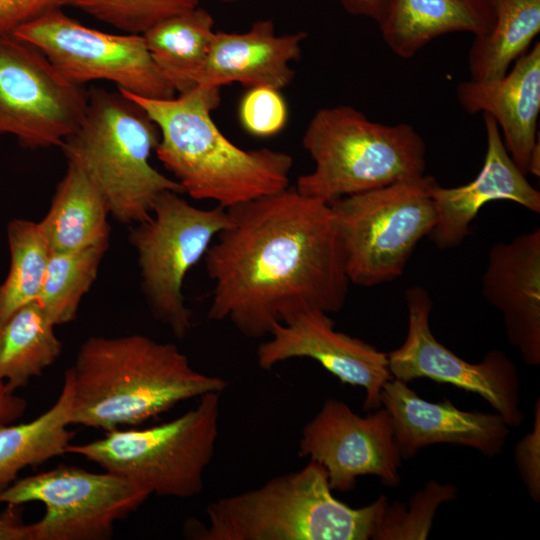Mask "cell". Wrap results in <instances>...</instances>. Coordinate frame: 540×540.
I'll use <instances>...</instances> for the list:
<instances>
[{
  "label": "cell",
  "mask_w": 540,
  "mask_h": 540,
  "mask_svg": "<svg viewBox=\"0 0 540 540\" xmlns=\"http://www.w3.org/2000/svg\"><path fill=\"white\" fill-rule=\"evenodd\" d=\"M227 211L230 225L204 256L209 320L259 339L306 311L344 307L350 281L329 204L289 186Z\"/></svg>",
  "instance_id": "obj_1"
},
{
  "label": "cell",
  "mask_w": 540,
  "mask_h": 540,
  "mask_svg": "<svg viewBox=\"0 0 540 540\" xmlns=\"http://www.w3.org/2000/svg\"><path fill=\"white\" fill-rule=\"evenodd\" d=\"M64 375L72 386L70 424L105 432L137 426L228 386L194 370L175 344L141 334L87 338Z\"/></svg>",
  "instance_id": "obj_2"
},
{
  "label": "cell",
  "mask_w": 540,
  "mask_h": 540,
  "mask_svg": "<svg viewBox=\"0 0 540 540\" xmlns=\"http://www.w3.org/2000/svg\"><path fill=\"white\" fill-rule=\"evenodd\" d=\"M119 91L155 122L160 132L155 153L191 198L228 209L289 187L290 154L242 149L217 127L211 112L219 105L220 88L197 85L170 99Z\"/></svg>",
  "instance_id": "obj_3"
},
{
  "label": "cell",
  "mask_w": 540,
  "mask_h": 540,
  "mask_svg": "<svg viewBox=\"0 0 540 540\" xmlns=\"http://www.w3.org/2000/svg\"><path fill=\"white\" fill-rule=\"evenodd\" d=\"M316 461L262 486L222 497L206 508L208 523L191 534L199 540H369L387 499L352 508L332 494Z\"/></svg>",
  "instance_id": "obj_4"
},
{
  "label": "cell",
  "mask_w": 540,
  "mask_h": 540,
  "mask_svg": "<svg viewBox=\"0 0 540 540\" xmlns=\"http://www.w3.org/2000/svg\"><path fill=\"white\" fill-rule=\"evenodd\" d=\"M160 140L155 122L122 92L95 88L77 129L62 142L67 162L79 166L107 200L121 224L143 222L165 191L184 194L181 185L150 163Z\"/></svg>",
  "instance_id": "obj_5"
},
{
  "label": "cell",
  "mask_w": 540,
  "mask_h": 540,
  "mask_svg": "<svg viewBox=\"0 0 540 540\" xmlns=\"http://www.w3.org/2000/svg\"><path fill=\"white\" fill-rule=\"evenodd\" d=\"M302 145L314 168L294 187L327 204L425 175L426 144L411 125L374 122L352 106L319 109Z\"/></svg>",
  "instance_id": "obj_6"
},
{
  "label": "cell",
  "mask_w": 540,
  "mask_h": 540,
  "mask_svg": "<svg viewBox=\"0 0 540 540\" xmlns=\"http://www.w3.org/2000/svg\"><path fill=\"white\" fill-rule=\"evenodd\" d=\"M220 393L199 398L191 410L144 429H116L85 444H69L105 471L162 497L191 498L203 490L204 472L218 436Z\"/></svg>",
  "instance_id": "obj_7"
},
{
  "label": "cell",
  "mask_w": 540,
  "mask_h": 540,
  "mask_svg": "<svg viewBox=\"0 0 540 540\" xmlns=\"http://www.w3.org/2000/svg\"><path fill=\"white\" fill-rule=\"evenodd\" d=\"M429 175L340 198L333 211L350 283L374 287L400 277L438 215Z\"/></svg>",
  "instance_id": "obj_8"
},
{
  "label": "cell",
  "mask_w": 540,
  "mask_h": 540,
  "mask_svg": "<svg viewBox=\"0 0 540 540\" xmlns=\"http://www.w3.org/2000/svg\"><path fill=\"white\" fill-rule=\"evenodd\" d=\"M230 223L223 207L198 208L180 193L165 191L156 199L150 217L129 230L150 311L179 339L192 326L182 291L185 277Z\"/></svg>",
  "instance_id": "obj_9"
},
{
  "label": "cell",
  "mask_w": 540,
  "mask_h": 540,
  "mask_svg": "<svg viewBox=\"0 0 540 540\" xmlns=\"http://www.w3.org/2000/svg\"><path fill=\"white\" fill-rule=\"evenodd\" d=\"M149 496L118 474L60 465L15 480L0 491V504L44 505L43 517L30 524L31 540H105L112 537L115 523Z\"/></svg>",
  "instance_id": "obj_10"
},
{
  "label": "cell",
  "mask_w": 540,
  "mask_h": 540,
  "mask_svg": "<svg viewBox=\"0 0 540 540\" xmlns=\"http://www.w3.org/2000/svg\"><path fill=\"white\" fill-rule=\"evenodd\" d=\"M16 37L37 47L67 79L82 85L96 80L151 99L176 92L162 77L139 34H111L82 25L60 8L20 26Z\"/></svg>",
  "instance_id": "obj_11"
},
{
  "label": "cell",
  "mask_w": 540,
  "mask_h": 540,
  "mask_svg": "<svg viewBox=\"0 0 540 540\" xmlns=\"http://www.w3.org/2000/svg\"><path fill=\"white\" fill-rule=\"evenodd\" d=\"M88 93L34 45L0 35V135L28 149L61 146L84 118Z\"/></svg>",
  "instance_id": "obj_12"
},
{
  "label": "cell",
  "mask_w": 540,
  "mask_h": 540,
  "mask_svg": "<svg viewBox=\"0 0 540 540\" xmlns=\"http://www.w3.org/2000/svg\"><path fill=\"white\" fill-rule=\"evenodd\" d=\"M408 328L404 342L387 353L392 378L409 382L428 378L481 396L509 427L520 426V381L514 362L502 351L488 352L480 363H469L439 342L429 318L433 302L428 291L415 285L405 292Z\"/></svg>",
  "instance_id": "obj_13"
},
{
  "label": "cell",
  "mask_w": 540,
  "mask_h": 540,
  "mask_svg": "<svg viewBox=\"0 0 540 540\" xmlns=\"http://www.w3.org/2000/svg\"><path fill=\"white\" fill-rule=\"evenodd\" d=\"M298 454L325 468L332 490L350 491L365 475L379 477L388 487L400 483L403 459L384 407L360 416L345 402L326 399L303 427Z\"/></svg>",
  "instance_id": "obj_14"
},
{
  "label": "cell",
  "mask_w": 540,
  "mask_h": 540,
  "mask_svg": "<svg viewBox=\"0 0 540 540\" xmlns=\"http://www.w3.org/2000/svg\"><path fill=\"white\" fill-rule=\"evenodd\" d=\"M270 339L257 348L261 369L293 358H310L342 383L365 390L364 410L381 407V391L392 378L387 353L335 330L328 313L310 310L284 324H275Z\"/></svg>",
  "instance_id": "obj_15"
},
{
  "label": "cell",
  "mask_w": 540,
  "mask_h": 540,
  "mask_svg": "<svg viewBox=\"0 0 540 540\" xmlns=\"http://www.w3.org/2000/svg\"><path fill=\"white\" fill-rule=\"evenodd\" d=\"M380 399L381 407L390 414L402 459L442 443L470 447L494 457L503 451L509 435V426L498 413L463 411L448 399L429 402L396 378L384 384Z\"/></svg>",
  "instance_id": "obj_16"
},
{
  "label": "cell",
  "mask_w": 540,
  "mask_h": 540,
  "mask_svg": "<svg viewBox=\"0 0 540 540\" xmlns=\"http://www.w3.org/2000/svg\"><path fill=\"white\" fill-rule=\"evenodd\" d=\"M483 119L487 149L477 176L458 187L445 188L436 183L431 190L438 219L427 237L440 250L458 247L469 235L470 224L488 202L507 200L540 213V192L510 157L494 118L483 114Z\"/></svg>",
  "instance_id": "obj_17"
},
{
  "label": "cell",
  "mask_w": 540,
  "mask_h": 540,
  "mask_svg": "<svg viewBox=\"0 0 540 540\" xmlns=\"http://www.w3.org/2000/svg\"><path fill=\"white\" fill-rule=\"evenodd\" d=\"M482 292L503 317L509 343L540 364V229L497 242L488 252Z\"/></svg>",
  "instance_id": "obj_18"
},
{
  "label": "cell",
  "mask_w": 540,
  "mask_h": 540,
  "mask_svg": "<svg viewBox=\"0 0 540 540\" xmlns=\"http://www.w3.org/2000/svg\"><path fill=\"white\" fill-rule=\"evenodd\" d=\"M456 97L468 113L483 112L494 118L503 143L517 167L528 174L533 150L539 143L540 44L537 42L497 79L460 82Z\"/></svg>",
  "instance_id": "obj_19"
},
{
  "label": "cell",
  "mask_w": 540,
  "mask_h": 540,
  "mask_svg": "<svg viewBox=\"0 0 540 540\" xmlns=\"http://www.w3.org/2000/svg\"><path fill=\"white\" fill-rule=\"evenodd\" d=\"M306 37L303 31L276 34L271 19L255 21L242 33L215 32L197 85L221 88L237 82L281 90L295 77L291 63L300 58Z\"/></svg>",
  "instance_id": "obj_20"
},
{
  "label": "cell",
  "mask_w": 540,
  "mask_h": 540,
  "mask_svg": "<svg viewBox=\"0 0 540 540\" xmlns=\"http://www.w3.org/2000/svg\"><path fill=\"white\" fill-rule=\"evenodd\" d=\"M493 22L488 0H390L377 24L392 52L409 59L435 38L459 31L483 35Z\"/></svg>",
  "instance_id": "obj_21"
},
{
  "label": "cell",
  "mask_w": 540,
  "mask_h": 540,
  "mask_svg": "<svg viewBox=\"0 0 540 540\" xmlns=\"http://www.w3.org/2000/svg\"><path fill=\"white\" fill-rule=\"evenodd\" d=\"M110 208L93 180L74 163L58 183L46 215L38 222L50 253L110 240Z\"/></svg>",
  "instance_id": "obj_22"
},
{
  "label": "cell",
  "mask_w": 540,
  "mask_h": 540,
  "mask_svg": "<svg viewBox=\"0 0 540 540\" xmlns=\"http://www.w3.org/2000/svg\"><path fill=\"white\" fill-rule=\"evenodd\" d=\"M214 19L199 6L170 16L142 35L162 77L178 94L197 86L215 31Z\"/></svg>",
  "instance_id": "obj_23"
},
{
  "label": "cell",
  "mask_w": 540,
  "mask_h": 540,
  "mask_svg": "<svg viewBox=\"0 0 540 540\" xmlns=\"http://www.w3.org/2000/svg\"><path fill=\"white\" fill-rule=\"evenodd\" d=\"M72 407V386L64 375L55 403L26 423L0 425V491L12 484L20 470L36 467L66 454L74 433L68 430Z\"/></svg>",
  "instance_id": "obj_24"
},
{
  "label": "cell",
  "mask_w": 540,
  "mask_h": 540,
  "mask_svg": "<svg viewBox=\"0 0 540 540\" xmlns=\"http://www.w3.org/2000/svg\"><path fill=\"white\" fill-rule=\"evenodd\" d=\"M55 326L37 301L21 306L0 325V382L15 391L58 359L62 342Z\"/></svg>",
  "instance_id": "obj_25"
},
{
  "label": "cell",
  "mask_w": 540,
  "mask_h": 540,
  "mask_svg": "<svg viewBox=\"0 0 540 540\" xmlns=\"http://www.w3.org/2000/svg\"><path fill=\"white\" fill-rule=\"evenodd\" d=\"M494 13L491 29L475 36L468 55L470 79L504 76L540 31V0H488Z\"/></svg>",
  "instance_id": "obj_26"
},
{
  "label": "cell",
  "mask_w": 540,
  "mask_h": 540,
  "mask_svg": "<svg viewBox=\"0 0 540 540\" xmlns=\"http://www.w3.org/2000/svg\"><path fill=\"white\" fill-rule=\"evenodd\" d=\"M109 241L50 253L37 302L55 325L75 320L82 298L97 278Z\"/></svg>",
  "instance_id": "obj_27"
},
{
  "label": "cell",
  "mask_w": 540,
  "mask_h": 540,
  "mask_svg": "<svg viewBox=\"0 0 540 540\" xmlns=\"http://www.w3.org/2000/svg\"><path fill=\"white\" fill-rule=\"evenodd\" d=\"M6 233L10 266L0 285V325L21 306L37 301L50 257L38 222L12 219Z\"/></svg>",
  "instance_id": "obj_28"
},
{
  "label": "cell",
  "mask_w": 540,
  "mask_h": 540,
  "mask_svg": "<svg viewBox=\"0 0 540 540\" xmlns=\"http://www.w3.org/2000/svg\"><path fill=\"white\" fill-rule=\"evenodd\" d=\"M457 488L430 480L425 487L403 503H386L374 540L426 539L433 525L437 508L456 498Z\"/></svg>",
  "instance_id": "obj_29"
},
{
  "label": "cell",
  "mask_w": 540,
  "mask_h": 540,
  "mask_svg": "<svg viewBox=\"0 0 540 540\" xmlns=\"http://www.w3.org/2000/svg\"><path fill=\"white\" fill-rule=\"evenodd\" d=\"M201 0H65L63 6L82 10L128 34H143L156 23L193 9Z\"/></svg>",
  "instance_id": "obj_30"
},
{
  "label": "cell",
  "mask_w": 540,
  "mask_h": 540,
  "mask_svg": "<svg viewBox=\"0 0 540 540\" xmlns=\"http://www.w3.org/2000/svg\"><path fill=\"white\" fill-rule=\"evenodd\" d=\"M238 117L243 129L255 137H271L287 124L288 107L280 90L258 86L242 96Z\"/></svg>",
  "instance_id": "obj_31"
},
{
  "label": "cell",
  "mask_w": 540,
  "mask_h": 540,
  "mask_svg": "<svg viewBox=\"0 0 540 540\" xmlns=\"http://www.w3.org/2000/svg\"><path fill=\"white\" fill-rule=\"evenodd\" d=\"M515 460L530 497L540 499V401L534 406L533 429L517 444Z\"/></svg>",
  "instance_id": "obj_32"
},
{
  "label": "cell",
  "mask_w": 540,
  "mask_h": 540,
  "mask_svg": "<svg viewBox=\"0 0 540 540\" xmlns=\"http://www.w3.org/2000/svg\"><path fill=\"white\" fill-rule=\"evenodd\" d=\"M65 0H0V35L12 34L20 26L46 12L61 8Z\"/></svg>",
  "instance_id": "obj_33"
},
{
  "label": "cell",
  "mask_w": 540,
  "mask_h": 540,
  "mask_svg": "<svg viewBox=\"0 0 540 540\" xmlns=\"http://www.w3.org/2000/svg\"><path fill=\"white\" fill-rule=\"evenodd\" d=\"M18 507L7 505L0 514V540H31L30 524L23 523Z\"/></svg>",
  "instance_id": "obj_34"
},
{
  "label": "cell",
  "mask_w": 540,
  "mask_h": 540,
  "mask_svg": "<svg viewBox=\"0 0 540 540\" xmlns=\"http://www.w3.org/2000/svg\"><path fill=\"white\" fill-rule=\"evenodd\" d=\"M27 401L14 394L4 382H0V425L10 424L22 417Z\"/></svg>",
  "instance_id": "obj_35"
},
{
  "label": "cell",
  "mask_w": 540,
  "mask_h": 540,
  "mask_svg": "<svg viewBox=\"0 0 540 540\" xmlns=\"http://www.w3.org/2000/svg\"><path fill=\"white\" fill-rule=\"evenodd\" d=\"M339 2L349 14L367 17L378 23L390 0H339Z\"/></svg>",
  "instance_id": "obj_36"
},
{
  "label": "cell",
  "mask_w": 540,
  "mask_h": 540,
  "mask_svg": "<svg viewBox=\"0 0 540 540\" xmlns=\"http://www.w3.org/2000/svg\"><path fill=\"white\" fill-rule=\"evenodd\" d=\"M219 1H222V2H227V3H232V2H236V1H239V0H219Z\"/></svg>",
  "instance_id": "obj_37"
}]
</instances>
